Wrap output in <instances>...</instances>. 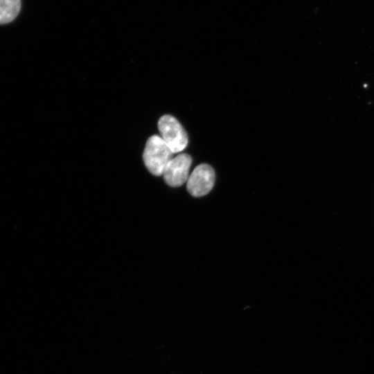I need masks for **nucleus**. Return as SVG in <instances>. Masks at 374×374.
Returning a JSON list of instances; mask_svg holds the SVG:
<instances>
[{"instance_id":"1","label":"nucleus","mask_w":374,"mask_h":374,"mask_svg":"<svg viewBox=\"0 0 374 374\" xmlns=\"http://www.w3.org/2000/svg\"><path fill=\"white\" fill-rule=\"evenodd\" d=\"M172 154L160 136L152 135L146 141L143 159L150 173L155 176H161L172 158Z\"/></svg>"},{"instance_id":"2","label":"nucleus","mask_w":374,"mask_h":374,"mask_svg":"<svg viewBox=\"0 0 374 374\" xmlns=\"http://www.w3.org/2000/svg\"><path fill=\"white\" fill-rule=\"evenodd\" d=\"M160 136L173 153L183 151L188 145L187 134L180 123L172 116L166 114L158 121Z\"/></svg>"},{"instance_id":"3","label":"nucleus","mask_w":374,"mask_h":374,"mask_svg":"<svg viewBox=\"0 0 374 374\" xmlns=\"http://www.w3.org/2000/svg\"><path fill=\"white\" fill-rule=\"evenodd\" d=\"M215 179V171L211 166L199 164L189 175L186 182L187 190L193 197H202L211 190Z\"/></svg>"},{"instance_id":"4","label":"nucleus","mask_w":374,"mask_h":374,"mask_svg":"<svg viewBox=\"0 0 374 374\" xmlns=\"http://www.w3.org/2000/svg\"><path fill=\"white\" fill-rule=\"evenodd\" d=\"M192 163L191 157L186 153H181L172 157L163 172L166 183L172 187H179L187 182Z\"/></svg>"},{"instance_id":"5","label":"nucleus","mask_w":374,"mask_h":374,"mask_svg":"<svg viewBox=\"0 0 374 374\" xmlns=\"http://www.w3.org/2000/svg\"><path fill=\"white\" fill-rule=\"evenodd\" d=\"M21 0H0V24L12 21L18 15Z\"/></svg>"}]
</instances>
